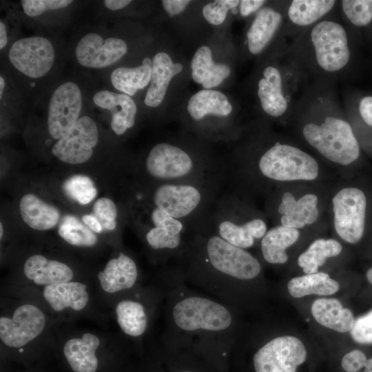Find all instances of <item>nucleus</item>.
<instances>
[{
  "label": "nucleus",
  "mask_w": 372,
  "mask_h": 372,
  "mask_svg": "<svg viewBox=\"0 0 372 372\" xmlns=\"http://www.w3.org/2000/svg\"><path fill=\"white\" fill-rule=\"evenodd\" d=\"M145 167L147 173L161 183L194 184L216 188L224 172L198 161L182 147L159 143L149 152Z\"/></svg>",
  "instance_id": "f257e3e1"
},
{
  "label": "nucleus",
  "mask_w": 372,
  "mask_h": 372,
  "mask_svg": "<svg viewBox=\"0 0 372 372\" xmlns=\"http://www.w3.org/2000/svg\"><path fill=\"white\" fill-rule=\"evenodd\" d=\"M210 229L198 231L189 252L194 266L207 269L225 278L247 280L260 273L258 260L250 253L221 238Z\"/></svg>",
  "instance_id": "f03ea898"
},
{
  "label": "nucleus",
  "mask_w": 372,
  "mask_h": 372,
  "mask_svg": "<svg viewBox=\"0 0 372 372\" xmlns=\"http://www.w3.org/2000/svg\"><path fill=\"white\" fill-rule=\"evenodd\" d=\"M215 189L194 184L160 183L152 200L154 206L198 231L211 227V216L207 215V209Z\"/></svg>",
  "instance_id": "7ed1b4c3"
},
{
  "label": "nucleus",
  "mask_w": 372,
  "mask_h": 372,
  "mask_svg": "<svg viewBox=\"0 0 372 372\" xmlns=\"http://www.w3.org/2000/svg\"><path fill=\"white\" fill-rule=\"evenodd\" d=\"M307 141L327 159L347 165L359 156L360 147L350 124L327 116L320 124H307L302 130Z\"/></svg>",
  "instance_id": "20e7f679"
},
{
  "label": "nucleus",
  "mask_w": 372,
  "mask_h": 372,
  "mask_svg": "<svg viewBox=\"0 0 372 372\" xmlns=\"http://www.w3.org/2000/svg\"><path fill=\"white\" fill-rule=\"evenodd\" d=\"M175 326L187 333H224L231 325L232 316L224 305L209 298L187 296L178 300L172 310Z\"/></svg>",
  "instance_id": "39448f33"
},
{
  "label": "nucleus",
  "mask_w": 372,
  "mask_h": 372,
  "mask_svg": "<svg viewBox=\"0 0 372 372\" xmlns=\"http://www.w3.org/2000/svg\"><path fill=\"white\" fill-rule=\"evenodd\" d=\"M258 167L262 176L279 181L311 180L318 174V163L311 156L279 142L260 156Z\"/></svg>",
  "instance_id": "423d86ee"
},
{
  "label": "nucleus",
  "mask_w": 372,
  "mask_h": 372,
  "mask_svg": "<svg viewBox=\"0 0 372 372\" xmlns=\"http://www.w3.org/2000/svg\"><path fill=\"white\" fill-rule=\"evenodd\" d=\"M311 39L317 63L322 69L334 72L347 65L350 51L347 34L342 25L333 21H321L312 28Z\"/></svg>",
  "instance_id": "0eeeda50"
},
{
  "label": "nucleus",
  "mask_w": 372,
  "mask_h": 372,
  "mask_svg": "<svg viewBox=\"0 0 372 372\" xmlns=\"http://www.w3.org/2000/svg\"><path fill=\"white\" fill-rule=\"evenodd\" d=\"M46 324V316L39 307L29 302L20 304L10 316H1V342L10 348H21L37 338Z\"/></svg>",
  "instance_id": "6e6552de"
},
{
  "label": "nucleus",
  "mask_w": 372,
  "mask_h": 372,
  "mask_svg": "<svg viewBox=\"0 0 372 372\" xmlns=\"http://www.w3.org/2000/svg\"><path fill=\"white\" fill-rule=\"evenodd\" d=\"M8 59L12 66L25 76L40 79L52 69L55 51L45 37L33 36L20 39L12 43Z\"/></svg>",
  "instance_id": "1a4fd4ad"
},
{
  "label": "nucleus",
  "mask_w": 372,
  "mask_h": 372,
  "mask_svg": "<svg viewBox=\"0 0 372 372\" xmlns=\"http://www.w3.org/2000/svg\"><path fill=\"white\" fill-rule=\"evenodd\" d=\"M300 340L290 335L277 337L257 351L254 356L256 372H296L307 358Z\"/></svg>",
  "instance_id": "9d476101"
},
{
  "label": "nucleus",
  "mask_w": 372,
  "mask_h": 372,
  "mask_svg": "<svg viewBox=\"0 0 372 372\" xmlns=\"http://www.w3.org/2000/svg\"><path fill=\"white\" fill-rule=\"evenodd\" d=\"M366 206V196L358 188H344L333 197L334 227L344 241L354 244L362 238Z\"/></svg>",
  "instance_id": "9b49d317"
},
{
  "label": "nucleus",
  "mask_w": 372,
  "mask_h": 372,
  "mask_svg": "<svg viewBox=\"0 0 372 372\" xmlns=\"http://www.w3.org/2000/svg\"><path fill=\"white\" fill-rule=\"evenodd\" d=\"M82 95L78 85L72 81L61 84L52 94L47 125L50 135L59 140L65 136L79 119Z\"/></svg>",
  "instance_id": "f8f14e48"
},
{
  "label": "nucleus",
  "mask_w": 372,
  "mask_h": 372,
  "mask_svg": "<svg viewBox=\"0 0 372 372\" xmlns=\"http://www.w3.org/2000/svg\"><path fill=\"white\" fill-rule=\"evenodd\" d=\"M98 140L96 123L92 118L83 116L65 136L55 143L52 153L64 163L81 164L90 159Z\"/></svg>",
  "instance_id": "ddd939ff"
},
{
  "label": "nucleus",
  "mask_w": 372,
  "mask_h": 372,
  "mask_svg": "<svg viewBox=\"0 0 372 372\" xmlns=\"http://www.w3.org/2000/svg\"><path fill=\"white\" fill-rule=\"evenodd\" d=\"M127 51L125 41L116 37H103L94 32L85 34L75 48L78 63L85 68L100 69L117 62Z\"/></svg>",
  "instance_id": "4468645a"
},
{
  "label": "nucleus",
  "mask_w": 372,
  "mask_h": 372,
  "mask_svg": "<svg viewBox=\"0 0 372 372\" xmlns=\"http://www.w3.org/2000/svg\"><path fill=\"white\" fill-rule=\"evenodd\" d=\"M211 223L215 234L243 249L252 247L255 240L262 238L267 233V225L262 218L239 223L216 207L211 213Z\"/></svg>",
  "instance_id": "2eb2a0df"
},
{
  "label": "nucleus",
  "mask_w": 372,
  "mask_h": 372,
  "mask_svg": "<svg viewBox=\"0 0 372 372\" xmlns=\"http://www.w3.org/2000/svg\"><path fill=\"white\" fill-rule=\"evenodd\" d=\"M149 219L152 226L145 235L147 245L154 251L168 254L180 251L186 225L155 206L150 211Z\"/></svg>",
  "instance_id": "dca6fc26"
},
{
  "label": "nucleus",
  "mask_w": 372,
  "mask_h": 372,
  "mask_svg": "<svg viewBox=\"0 0 372 372\" xmlns=\"http://www.w3.org/2000/svg\"><path fill=\"white\" fill-rule=\"evenodd\" d=\"M94 103L112 113L111 127L117 135H122L135 124L137 112L133 99L125 94L101 90L93 96Z\"/></svg>",
  "instance_id": "f3484780"
},
{
  "label": "nucleus",
  "mask_w": 372,
  "mask_h": 372,
  "mask_svg": "<svg viewBox=\"0 0 372 372\" xmlns=\"http://www.w3.org/2000/svg\"><path fill=\"white\" fill-rule=\"evenodd\" d=\"M97 277L104 291L115 293L134 287L138 278V269L131 257L120 252L117 257L108 260Z\"/></svg>",
  "instance_id": "a211bd4d"
},
{
  "label": "nucleus",
  "mask_w": 372,
  "mask_h": 372,
  "mask_svg": "<svg viewBox=\"0 0 372 372\" xmlns=\"http://www.w3.org/2000/svg\"><path fill=\"white\" fill-rule=\"evenodd\" d=\"M101 342L98 335L87 332L81 337H72L67 340L63 352L74 372L96 371L99 366L96 351Z\"/></svg>",
  "instance_id": "6ab92c4d"
},
{
  "label": "nucleus",
  "mask_w": 372,
  "mask_h": 372,
  "mask_svg": "<svg viewBox=\"0 0 372 372\" xmlns=\"http://www.w3.org/2000/svg\"><path fill=\"white\" fill-rule=\"evenodd\" d=\"M43 298L56 312L67 309L81 311L90 300L87 285L81 282L69 281L43 287Z\"/></svg>",
  "instance_id": "aec40b11"
},
{
  "label": "nucleus",
  "mask_w": 372,
  "mask_h": 372,
  "mask_svg": "<svg viewBox=\"0 0 372 372\" xmlns=\"http://www.w3.org/2000/svg\"><path fill=\"white\" fill-rule=\"evenodd\" d=\"M23 273L35 285L43 287L72 281L74 278V272L68 265L39 254L32 255L25 261Z\"/></svg>",
  "instance_id": "412c9836"
},
{
  "label": "nucleus",
  "mask_w": 372,
  "mask_h": 372,
  "mask_svg": "<svg viewBox=\"0 0 372 372\" xmlns=\"http://www.w3.org/2000/svg\"><path fill=\"white\" fill-rule=\"evenodd\" d=\"M318 202L315 194H306L296 200L291 193L285 192L278 206L282 225L298 229L313 223L318 216Z\"/></svg>",
  "instance_id": "4be33fe9"
},
{
  "label": "nucleus",
  "mask_w": 372,
  "mask_h": 372,
  "mask_svg": "<svg viewBox=\"0 0 372 372\" xmlns=\"http://www.w3.org/2000/svg\"><path fill=\"white\" fill-rule=\"evenodd\" d=\"M182 70L183 65L180 63H174L167 53H156L152 59L150 85L144 101L145 105L150 107L159 106L171 80Z\"/></svg>",
  "instance_id": "5701e85b"
},
{
  "label": "nucleus",
  "mask_w": 372,
  "mask_h": 372,
  "mask_svg": "<svg viewBox=\"0 0 372 372\" xmlns=\"http://www.w3.org/2000/svg\"><path fill=\"white\" fill-rule=\"evenodd\" d=\"M258 83V96L262 110L273 117L282 116L287 109V101L282 93V77L275 67L268 66Z\"/></svg>",
  "instance_id": "b1692460"
},
{
  "label": "nucleus",
  "mask_w": 372,
  "mask_h": 372,
  "mask_svg": "<svg viewBox=\"0 0 372 372\" xmlns=\"http://www.w3.org/2000/svg\"><path fill=\"white\" fill-rule=\"evenodd\" d=\"M191 68L193 80L206 90L220 85L231 74L227 65L212 61L211 49L206 45L196 51L191 61Z\"/></svg>",
  "instance_id": "393cba45"
},
{
  "label": "nucleus",
  "mask_w": 372,
  "mask_h": 372,
  "mask_svg": "<svg viewBox=\"0 0 372 372\" xmlns=\"http://www.w3.org/2000/svg\"><path fill=\"white\" fill-rule=\"evenodd\" d=\"M314 319L322 326L344 333L353 327L355 318L351 310L344 308L335 298H319L311 306Z\"/></svg>",
  "instance_id": "a878e982"
},
{
  "label": "nucleus",
  "mask_w": 372,
  "mask_h": 372,
  "mask_svg": "<svg viewBox=\"0 0 372 372\" xmlns=\"http://www.w3.org/2000/svg\"><path fill=\"white\" fill-rule=\"evenodd\" d=\"M21 218L30 227L45 231L55 227L60 218L59 211L33 194H26L19 202Z\"/></svg>",
  "instance_id": "bb28decb"
},
{
  "label": "nucleus",
  "mask_w": 372,
  "mask_h": 372,
  "mask_svg": "<svg viewBox=\"0 0 372 372\" xmlns=\"http://www.w3.org/2000/svg\"><path fill=\"white\" fill-rule=\"evenodd\" d=\"M282 21V15L270 7L256 14L247 33L248 49L253 54L260 53L273 38Z\"/></svg>",
  "instance_id": "cd10ccee"
},
{
  "label": "nucleus",
  "mask_w": 372,
  "mask_h": 372,
  "mask_svg": "<svg viewBox=\"0 0 372 372\" xmlns=\"http://www.w3.org/2000/svg\"><path fill=\"white\" fill-rule=\"evenodd\" d=\"M297 229L277 226L267 231L261 240V251L264 259L271 264H284L288 260L286 249L299 238Z\"/></svg>",
  "instance_id": "c85d7f7f"
},
{
  "label": "nucleus",
  "mask_w": 372,
  "mask_h": 372,
  "mask_svg": "<svg viewBox=\"0 0 372 372\" xmlns=\"http://www.w3.org/2000/svg\"><path fill=\"white\" fill-rule=\"evenodd\" d=\"M187 111L194 120L200 121L207 115L227 116L232 111V106L223 93L217 90H203L191 96Z\"/></svg>",
  "instance_id": "c756f323"
},
{
  "label": "nucleus",
  "mask_w": 372,
  "mask_h": 372,
  "mask_svg": "<svg viewBox=\"0 0 372 372\" xmlns=\"http://www.w3.org/2000/svg\"><path fill=\"white\" fill-rule=\"evenodd\" d=\"M338 282L324 272L306 274L291 279L287 285L289 293L293 298L312 294L330 296L339 289Z\"/></svg>",
  "instance_id": "7c9ffc66"
},
{
  "label": "nucleus",
  "mask_w": 372,
  "mask_h": 372,
  "mask_svg": "<svg viewBox=\"0 0 372 372\" xmlns=\"http://www.w3.org/2000/svg\"><path fill=\"white\" fill-rule=\"evenodd\" d=\"M116 320L122 331L132 337L142 335L147 327V316L143 304L132 299L119 301L115 308Z\"/></svg>",
  "instance_id": "2f4dec72"
},
{
  "label": "nucleus",
  "mask_w": 372,
  "mask_h": 372,
  "mask_svg": "<svg viewBox=\"0 0 372 372\" xmlns=\"http://www.w3.org/2000/svg\"><path fill=\"white\" fill-rule=\"evenodd\" d=\"M342 249L340 243L335 240L317 239L299 256L298 264L306 274L317 273L328 258L338 256Z\"/></svg>",
  "instance_id": "473e14b6"
},
{
  "label": "nucleus",
  "mask_w": 372,
  "mask_h": 372,
  "mask_svg": "<svg viewBox=\"0 0 372 372\" xmlns=\"http://www.w3.org/2000/svg\"><path fill=\"white\" fill-rule=\"evenodd\" d=\"M152 66L143 64L134 67H120L112 71L111 82L113 87L131 96L145 87L151 81Z\"/></svg>",
  "instance_id": "72a5a7b5"
},
{
  "label": "nucleus",
  "mask_w": 372,
  "mask_h": 372,
  "mask_svg": "<svg viewBox=\"0 0 372 372\" xmlns=\"http://www.w3.org/2000/svg\"><path fill=\"white\" fill-rule=\"evenodd\" d=\"M335 3L333 0H293L288 16L298 25H309L328 13Z\"/></svg>",
  "instance_id": "f704fd0d"
},
{
  "label": "nucleus",
  "mask_w": 372,
  "mask_h": 372,
  "mask_svg": "<svg viewBox=\"0 0 372 372\" xmlns=\"http://www.w3.org/2000/svg\"><path fill=\"white\" fill-rule=\"evenodd\" d=\"M58 233L65 242L76 247H92L98 240L96 233L72 215L63 218Z\"/></svg>",
  "instance_id": "c9c22d12"
},
{
  "label": "nucleus",
  "mask_w": 372,
  "mask_h": 372,
  "mask_svg": "<svg viewBox=\"0 0 372 372\" xmlns=\"http://www.w3.org/2000/svg\"><path fill=\"white\" fill-rule=\"evenodd\" d=\"M63 189L70 198L81 205L90 203L97 195L92 180L81 174L74 175L67 179L63 183Z\"/></svg>",
  "instance_id": "e433bc0d"
},
{
  "label": "nucleus",
  "mask_w": 372,
  "mask_h": 372,
  "mask_svg": "<svg viewBox=\"0 0 372 372\" xmlns=\"http://www.w3.org/2000/svg\"><path fill=\"white\" fill-rule=\"evenodd\" d=\"M342 10L355 25L363 26L372 20V0H344Z\"/></svg>",
  "instance_id": "4c0bfd02"
},
{
  "label": "nucleus",
  "mask_w": 372,
  "mask_h": 372,
  "mask_svg": "<svg viewBox=\"0 0 372 372\" xmlns=\"http://www.w3.org/2000/svg\"><path fill=\"white\" fill-rule=\"evenodd\" d=\"M93 215L100 222L103 229L113 231L117 225L118 209L113 200L103 197L97 199L92 208Z\"/></svg>",
  "instance_id": "58836bf2"
},
{
  "label": "nucleus",
  "mask_w": 372,
  "mask_h": 372,
  "mask_svg": "<svg viewBox=\"0 0 372 372\" xmlns=\"http://www.w3.org/2000/svg\"><path fill=\"white\" fill-rule=\"evenodd\" d=\"M238 0H216L206 4L203 14L210 24L218 25L224 22L229 9L235 8L240 3Z\"/></svg>",
  "instance_id": "ea45409f"
},
{
  "label": "nucleus",
  "mask_w": 372,
  "mask_h": 372,
  "mask_svg": "<svg viewBox=\"0 0 372 372\" xmlns=\"http://www.w3.org/2000/svg\"><path fill=\"white\" fill-rule=\"evenodd\" d=\"M72 2L71 0H22L21 4L26 15L37 17L48 10L64 8Z\"/></svg>",
  "instance_id": "a19ab883"
},
{
  "label": "nucleus",
  "mask_w": 372,
  "mask_h": 372,
  "mask_svg": "<svg viewBox=\"0 0 372 372\" xmlns=\"http://www.w3.org/2000/svg\"><path fill=\"white\" fill-rule=\"evenodd\" d=\"M350 333L357 343L372 344V310L355 320Z\"/></svg>",
  "instance_id": "79ce46f5"
},
{
  "label": "nucleus",
  "mask_w": 372,
  "mask_h": 372,
  "mask_svg": "<svg viewBox=\"0 0 372 372\" xmlns=\"http://www.w3.org/2000/svg\"><path fill=\"white\" fill-rule=\"evenodd\" d=\"M366 361L365 354L360 350L355 349L344 355L341 365L347 372H358L364 367Z\"/></svg>",
  "instance_id": "37998d69"
},
{
  "label": "nucleus",
  "mask_w": 372,
  "mask_h": 372,
  "mask_svg": "<svg viewBox=\"0 0 372 372\" xmlns=\"http://www.w3.org/2000/svg\"><path fill=\"white\" fill-rule=\"evenodd\" d=\"M189 3V0H163L161 1L165 11L171 15L182 12Z\"/></svg>",
  "instance_id": "c03bdc74"
},
{
  "label": "nucleus",
  "mask_w": 372,
  "mask_h": 372,
  "mask_svg": "<svg viewBox=\"0 0 372 372\" xmlns=\"http://www.w3.org/2000/svg\"><path fill=\"white\" fill-rule=\"evenodd\" d=\"M359 111L363 121L372 127V96H365L360 101Z\"/></svg>",
  "instance_id": "a18cd8bd"
},
{
  "label": "nucleus",
  "mask_w": 372,
  "mask_h": 372,
  "mask_svg": "<svg viewBox=\"0 0 372 372\" xmlns=\"http://www.w3.org/2000/svg\"><path fill=\"white\" fill-rule=\"evenodd\" d=\"M265 3L263 0H242L240 2V14L248 16L258 10Z\"/></svg>",
  "instance_id": "49530a36"
},
{
  "label": "nucleus",
  "mask_w": 372,
  "mask_h": 372,
  "mask_svg": "<svg viewBox=\"0 0 372 372\" xmlns=\"http://www.w3.org/2000/svg\"><path fill=\"white\" fill-rule=\"evenodd\" d=\"M82 221L94 233L100 234L103 230L100 222L93 214H85L83 216Z\"/></svg>",
  "instance_id": "de8ad7c7"
},
{
  "label": "nucleus",
  "mask_w": 372,
  "mask_h": 372,
  "mask_svg": "<svg viewBox=\"0 0 372 372\" xmlns=\"http://www.w3.org/2000/svg\"><path fill=\"white\" fill-rule=\"evenodd\" d=\"M131 2L132 1L130 0H105L103 1L105 7L110 10H118L124 8Z\"/></svg>",
  "instance_id": "09e8293b"
},
{
  "label": "nucleus",
  "mask_w": 372,
  "mask_h": 372,
  "mask_svg": "<svg viewBox=\"0 0 372 372\" xmlns=\"http://www.w3.org/2000/svg\"><path fill=\"white\" fill-rule=\"evenodd\" d=\"M8 43L7 30L5 23L0 21V48L2 50Z\"/></svg>",
  "instance_id": "8fccbe9b"
},
{
  "label": "nucleus",
  "mask_w": 372,
  "mask_h": 372,
  "mask_svg": "<svg viewBox=\"0 0 372 372\" xmlns=\"http://www.w3.org/2000/svg\"><path fill=\"white\" fill-rule=\"evenodd\" d=\"M364 368V372H372V358L367 360Z\"/></svg>",
  "instance_id": "3c124183"
},
{
  "label": "nucleus",
  "mask_w": 372,
  "mask_h": 372,
  "mask_svg": "<svg viewBox=\"0 0 372 372\" xmlns=\"http://www.w3.org/2000/svg\"><path fill=\"white\" fill-rule=\"evenodd\" d=\"M5 87V80L2 76H0V98L2 99Z\"/></svg>",
  "instance_id": "603ef678"
},
{
  "label": "nucleus",
  "mask_w": 372,
  "mask_h": 372,
  "mask_svg": "<svg viewBox=\"0 0 372 372\" xmlns=\"http://www.w3.org/2000/svg\"><path fill=\"white\" fill-rule=\"evenodd\" d=\"M366 278L368 281L372 285V267L367 271Z\"/></svg>",
  "instance_id": "864d4df0"
},
{
  "label": "nucleus",
  "mask_w": 372,
  "mask_h": 372,
  "mask_svg": "<svg viewBox=\"0 0 372 372\" xmlns=\"http://www.w3.org/2000/svg\"><path fill=\"white\" fill-rule=\"evenodd\" d=\"M0 231H1L0 237H1V239H2L3 236L4 229H3V224L1 223H0Z\"/></svg>",
  "instance_id": "5fc2aeb1"
},
{
  "label": "nucleus",
  "mask_w": 372,
  "mask_h": 372,
  "mask_svg": "<svg viewBox=\"0 0 372 372\" xmlns=\"http://www.w3.org/2000/svg\"><path fill=\"white\" fill-rule=\"evenodd\" d=\"M183 372H192V371H183Z\"/></svg>",
  "instance_id": "6e6d98bb"
},
{
  "label": "nucleus",
  "mask_w": 372,
  "mask_h": 372,
  "mask_svg": "<svg viewBox=\"0 0 372 372\" xmlns=\"http://www.w3.org/2000/svg\"></svg>",
  "instance_id": "4d7b16f0"
}]
</instances>
